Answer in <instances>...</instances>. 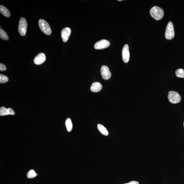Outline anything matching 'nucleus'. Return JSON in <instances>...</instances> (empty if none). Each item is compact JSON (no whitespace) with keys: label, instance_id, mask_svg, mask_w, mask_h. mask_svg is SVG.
I'll use <instances>...</instances> for the list:
<instances>
[{"label":"nucleus","instance_id":"nucleus-19","mask_svg":"<svg viewBox=\"0 0 184 184\" xmlns=\"http://www.w3.org/2000/svg\"><path fill=\"white\" fill-rule=\"evenodd\" d=\"M8 78L7 76L1 74L0 75V83L1 84L7 83L8 81Z\"/></svg>","mask_w":184,"mask_h":184},{"label":"nucleus","instance_id":"nucleus-20","mask_svg":"<svg viewBox=\"0 0 184 184\" xmlns=\"http://www.w3.org/2000/svg\"><path fill=\"white\" fill-rule=\"evenodd\" d=\"M6 70V67L5 65L3 63L0 64V71H5Z\"/></svg>","mask_w":184,"mask_h":184},{"label":"nucleus","instance_id":"nucleus-22","mask_svg":"<svg viewBox=\"0 0 184 184\" xmlns=\"http://www.w3.org/2000/svg\"><path fill=\"white\" fill-rule=\"evenodd\" d=\"M118 1H122V0H118Z\"/></svg>","mask_w":184,"mask_h":184},{"label":"nucleus","instance_id":"nucleus-10","mask_svg":"<svg viewBox=\"0 0 184 184\" xmlns=\"http://www.w3.org/2000/svg\"><path fill=\"white\" fill-rule=\"evenodd\" d=\"M46 59V55L44 53H40L38 54L34 59V63L36 65H40L45 62Z\"/></svg>","mask_w":184,"mask_h":184},{"label":"nucleus","instance_id":"nucleus-13","mask_svg":"<svg viewBox=\"0 0 184 184\" xmlns=\"http://www.w3.org/2000/svg\"><path fill=\"white\" fill-rule=\"evenodd\" d=\"M0 12L6 17H9L10 16V13L9 10L3 5L0 6Z\"/></svg>","mask_w":184,"mask_h":184},{"label":"nucleus","instance_id":"nucleus-8","mask_svg":"<svg viewBox=\"0 0 184 184\" xmlns=\"http://www.w3.org/2000/svg\"><path fill=\"white\" fill-rule=\"evenodd\" d=\"M130 57L129 46L125 45L124 46L122 51V58L123 61L126 63L128 62Z\"/></svg>","mask_w":184,"mask_h":184},{"label":"nucleus","instance_id":"nucleus-4","mask_svg":"<svg viewBox=\"0 0 184 184\" xmlns=\"http://www.w3.org/2000/svg\"><path fill=\"white\" fill-rule=\"evenodd\" d=\"M175 36V32L174 30L173 24L171 22L168 23L166 28L165 32V37L167 40L173 39Z\"/></svg>","mask_w":184,"mask_h":184},{"label":"nucleus","instance_id":"nucleus-9","mask_svg":"<svg viewBox=\"0 0 184 184\" xmlns=\"http://www.w3.org/2000/svg\"><path fill=\"white\" fill-rule=\"evenodd\" d=\"M71 30L69 27H66L63 29L61 31L62 39L64 43L66 42L68 40L71 33Z\"/></svg>","mask_w":184,"mask_h":184},{"label":"nucleus","instance_id":"nucleus-3","mask_svg":"<svg viewBox=\"0 0 184 184\" xmlns=\"http://www.w3.org/2000/svg\"><path fill=\"white\" fill-rule=\"evenodd\" d=\"M168 99L171 103L177 104L180 102L181 100V96L177 92L175 91H169L168 94Z\"/></svg>","mask_w":184,"mask_h":184},{"label":"nucleus","instance_id":"nucleus-1","mask_svg":"<svg viewBox=\"0 0 184 184\" xmlns=\"http://www.w3.org/2000/svg\"><path fill=\"white\" fill-rule=\"evenodd\" d=\"M150 13L152 17L156 20H160L163 17L164 11L161 8L154 6L150 10Z\"/></svg>","mask_w":184,"mask_h":184},{"label":"nucleus","instance_id":"nucleus-14","mask_svg":"<svg viewBox=\"0 0 184 184\" xmlns=\"http://www.w3.org/2000/svg\"><path fill=\"white\" fill-rule=\"evenodd\" d=\"M97 128L99 131L103 135L105 136H107L109 135V132L107 128L103 125L101 124H98L97 125Z\"/></svg>","mask_w":184,"mask_h":184},{"label":"nucleus","instance_id":"nucleus-21","mask_svg":"<svg viewBox=\"0 0 184 184\" xmlns=\"http://www.w3.org/2000/svg\"><path fill=\"white\" fill-rule=\"evenodd\" d=\"M124 184H139V182H138V181H130L129 182V183H125Z\"/></svg>","mask_w":184,"mask_h":184},{"label":"nucleus","instance_id":"nucleus-17","mask_svg":"<svg viewBox=\"0 0 184 184\" xmlns=\"http://www.w3.org/2000/svg\"><path fill=\"white\" fill-rule=\"evenodd\" d=\"M175 74L177 77L184 78V70L182 69H178L176 70Z\"/></svg>","mask_w":184,"mask_h":184},{"label":"nucleus","instance_id":"nucleus-12","mask_svg":"<svg viewBox=\"0 0 184 184\" xmlns=\"http://www.w3.org/2000/svg\"><path fill=\"white\" fill-rule=\"evenodd\" d=\"M102 88V86L101 83L98 82L93 83L92 84L91 87V90L94 93H97L100 91Z\"/></svg>","mask_w":184,"mask_h":184},{"label":"nucleus","instance_id":"nucleus-18","mask_svg":"<svg viewBox=\"0 0 184 184\" xmlns=\"http://www.w3.org/2000/svg\"><path fill=\"white\" fill-rule=\"evenodd\" d=\"M38 174L36 173L35 171L33 169L30 170L27 174V176L28 178H33L36 176Z\"/></svg>","mask_w":184,"mask_h":184},{"label":"nucleus","instance_id":"nucleus-15","mask_svg":"<svg viewBox=\"0 0 184 184\" xmlns=\"http://www.w3.org/2000/svg\"><path fill=\"white\" fill-rule=\"evenodd\" d=\"M65 125L68 132H70L72 129L73 125L71 119L68 118L65 122Z\"/></svg>","mask_w":184,"mask_h":184},{"label":"nucleus","instance_id":"nucleus-2","mask_svg":"<svg viewBox=\"0 0 184 184\" xmlns=\"http://www.w3.org/2000/svg\"><path fill=\"white\" fill-rule=\"evenodd\" d=\"M39 25L40 29L45 34L50 35L52 30L50 26L47 22L43 19H40L39 21Z\"/></svg>","mask_w":184,"mask_h":184},{"label":"nucleus","instance_id":"nucleus-16","mask_svg":"<svg viewBox=\"0 0 184 184\" xmlns=\"http://www.w3.org/2000/svg\"><path fill=\"white\" fill-rule=\"evenodd\" d=\"M0 37L3 40H7L9 39V37L7 33L3 29H0Z\"/></svg>","mask_w":184,"mask_h":184},{"label":"nucleus","instance_id":"nucleus-11","mask_svg":"<svg viewBox=\"0 0 184 184\" xmlns=\"http://www.w3.org/2000/svg\"><path fill=\"white\" fill-rule=\"evenodd\" d=\"M15 114V112L11 108H9L8 109H7L5 107H1L0 108V116H1L9 115H14Z\"/></svg>","mask_w":184,"mask_h":184},{"label":"nucleus","instance_id":"nucleus-6","mask_svg":"<svg viewBox=\"0 0 184 184\" xmlns=\"http://www.w3.org/2000/svg\"><path fill=\"white\" fill-rule=\"evenodd\" d=\"M110 45L109 41L106 40H102L97 42L94 45V47L97 49H102L107 48Z\"/></svg>","mask_w":184,"mask_h":184},{"label":"nucleus","instance_id":"nucleus-5","mask_svg":"<svg viewBox=\"0 0 184 184\" xmlns=\"http://www.w3.org/2000/svg\"><path fill=\"white\" fill-rule=\"evenodd\" d=\"M27 24L24 18L22 17L20 19L18 26L19 33L22 36H24L27 31Z\"/></svg>","mask_w":184,"mask_h":184},{"label":"nucleus","instance_id":"nucleus-7","mask_svg":"<svg viewBox=\"0 0 184 184\" xmlns=\"http://www.w3.org/2000/svg\"><path fill=\"white\" fill-rule=\"evenodd\" d=\"M101 73L102 78L104 79H109L111 77V73L108 67L106 66H103L101 68Z\"/></svg>","mask_w":184,"mask_h":184},{"label":"nucleus","instance_id":"nucleus-23","mask_svg":"<svg viewBox=\"0 0 184 184\" xmlns=\"http://www.w3.org/2000/svg\"><path fill=\"white\" fill-rule=\"evenodd\" d=\"M183 126H184V123H183Z\"/></svg>","mask_w":184,"mask_h":184}]
</instances>
